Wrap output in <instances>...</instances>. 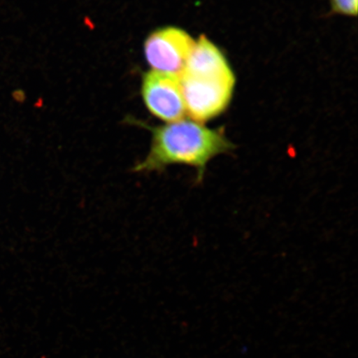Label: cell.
<instances>
[{"mask_svg": "<svg viewBox=\"0 0 358 358\" xmlns=\"http://www.w3.org/2000/svg\"><path fill=\"white\" fill-rule=\"evenodd\" d=\"M149 155L134 166L136 173H162L170 165L194 168L196 181L203 180L210 161L234 149L221 129H210L194 120H178L150 128Z\"/></svg>", "mask_w": 358, "mask_h": 358, "instance_id": "cell-1", "label": "cell"}, {"mask_svg": "<svg viewBox=\"0 0 358 358\" xmlns=\"http://www.w3.org/2000/svg\"><path fill=\"white\" fill-rule=\"evenodd\" d=\"M142 96L148 110L168 123L183 120L185 101L177 76L152 71L143 78Z\"/></svg>", "mask_w": 358, "mask_h": 358, "instance_id": "cell-4", "label": "cell"}, {"mask_svg": "<svg viewBox=\"0 0 358 358\" xmlns=\"http://www.w3.org/2000/svg\"><path fill=\"white\" fill-rule=\"evenodd\" d=\"M333 11L348 16L357 15V0H330Z\"/></svg>", "mask_w": 358, "mask_h": 358, "instance_id": "cell-5", "label": "cell"}, {"mask_svg": "<svg viewBox=\"0 0 358 358\" xmlns=\"http://www.w3.org/2000/svg\"><path fill=\"white\" fill-rule=\"evenodd\" d=\"M194 45L185 30L176 27L160 29L146 39V60L155 71L180 77Z\"/></svg>", "mask_w": 358, "mask_h": 358, "instance_id": "cell-3", "label": "cell"}, {"mask_svg": "<svg viewBox=\"0 0 358 358\" xmlns=\"http://www.w3.org/2000/svg\"><path fill=\"white\" fill-rule=\"evenodd\" d=\"M186 114L203 124L217 117L229 106L235 87L231 66L187 73L179 77Z\"/></svg>", "mask_w": 358, "mask_h": 358, "instance_id": "cell-2", "label": "cell"}]
</instances>
